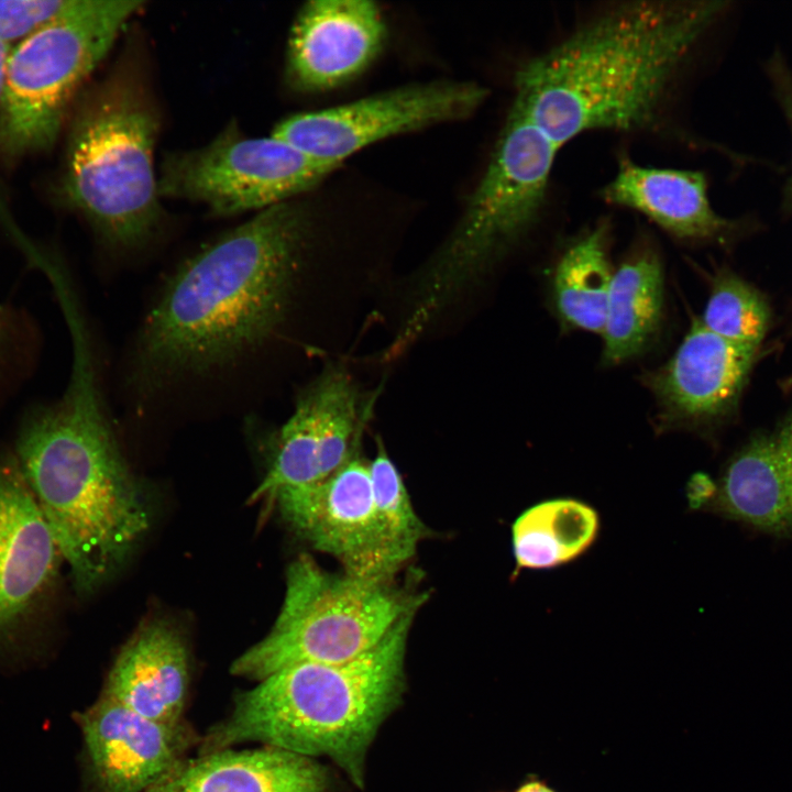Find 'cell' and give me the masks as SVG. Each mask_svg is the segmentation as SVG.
I'll return each instance as SVG.
<instances>
[{
	"label": "cell",
	"mask_w": 792,
	"mask_h": 792,
	"mask_svg": "<svg viewBox=\"0 0 792 792\" xmlns=\"http://www.w3.org/2000/svg\"><path fill=\"white\" fill-rule=\"evenodd\" d=\"M62 556L13 450L0 451V654L44 646Z\"/></svg>",
	"instance_id": "30bf717a"
},
{
	"label": "cell",
	"mask_w": 792,
	"mask_h": 792,
	"mask_svg": "<svg viewBox=\"0 0 792 792\" xmlns=\"http://www.w3.org/2000/svg\"><path fill=\"white\" fill-rule=\"evenodd\" d=\"M715 494L716 486L706 474L696 473L688 483L686 498L691 508L700 509L713 503Z\"/></svg>",
	"instance_id": "83f0119b"
},
{
	"label": "cell",
	"mask_w": 792,
	"mask_h": 792,
	"mask_svg": "<svg viewBox=\"0 0 792 792\" xmlns=\"http://www.w3.org/2000/svg\"><path fill=\"white\" fill-rule=\"evenodd\" d=\"M10 51L11 48L0 40V97L3 88L6 67Z\"/></svg>",
	"instance_id": "1f68e13d"
},
{
	"label": "cell",
	"mask_w": 792,
	"mask_h": 792,
	"mask_svg": "<svg viewBox=\"0 0 792 792\" xmlns=\"http://www.w3.org/2000/svg\"><path fill=\"white\" fill-rule=\"evenodd\" d=\"M771 436L792 473V410L771 431Z\"/></svg>",
	"instance_id": "f1b7e54d"
},
{
	"label": "cell",
	"mask_w": 792,
	"mask_h": 792,
	"mask_svg": "<svg viewBox=\"0 0 792 792\" xmlns=\"http://www.w3.org/2000/svg\"><path fill=\"white\" fill-rule=\"evenodd\" d=\"M425 600L391 581L327 571L300 554L288 566L273 628L232 663L231 672L263 680L297 663L352 660L375 647Z\"/></svg>",
	"instance_id": "52a82bcc"
},
{
	"label": "cell",
	"mask_w": 792,
	"mask_h": 792,
	"mask_svg": "<svg viewBox=\"0 0 792 792\" xmlns=\"http://www.w3.org/2000/svg\"><path fill=\"white\" fill-rule=\"evenodd\" d=\"M415 614L352 660L297 663L264 678L237 697L232 714L208 736L206 750L252 740L308 758L327 756L362 788L367 748L404 690Z\"/></svg>",
	"instance_id": "277c9868"
},
{
	"label": "cell",
	"mask_w": 792,
	"mask_h": 792,
	"mask_svg": "<svg viewBox=\"0 0 792 792\" xmlns=\"http://www.w3.org/2000/svg\"><path fill=\"white\" fill-rule=\"evenodd\" d=\"M773 318L770 299L755 284L729 267H722L712 276L700 318L710 331L737 344L761 348Z\"/></svg>",
	"instance_id": "d4e9b609"
},
{
	"label": "cell",
	"mask_w": 792,
	"mask_h": 792,
	"mask_svg": "<svg viewBox=\"0 0 792 792\" xmlns=\"http://www.w3.org/2000/svg\"><path fill=\"white\" fill-rule=\"evenodd\" d=\"M311 230L305 206L282 202L180 263L135 336L132 396L145 405L255 373L290 312Z\"/></svg>",
	"instance_id": "6da1fadb"
},
{
	"label": "cell",
	"mask_w": 792,
	"mask_h": 792,
	"mask_svg": "<svg viewBox=\"0 0 792 792\" xmlns=\"http://www.w3.org/2000/svg\"><path fill=\"white\" fill-rule=\"evenodd\" d=\"M663 273L651 248H640L614 271L603 329V361L618 364L641 353L663 312Z\"/></svg>",
	"instance_id": "44dd1931"
},
{
	"label": "cell",
	"mask_w": 792,
	"mask_h": 792,
	"mask_svg": "<svg viewBox=\"0 0 792 792\" xmlns=\"http://www.w3.org/2000/svg\"><path fill=\"white\" fill-rule=\"evenodd\" d=\"M10 316L8 309L0 306V362L9 343Z\"/></svg>",
	"instance_id": "f546056e"
},
{
	"label": "cell",
	"mask_w": 792,
	"mask_h": 792,
	"mask_svg": "<svg viewBox=\"0 0 792 792\" xmlns=\"http://www.w3.org/2000/svg\"><path fill=\"white\" fill-rule=\"evenodd\" d=\"M359 451L324 481L285 490L273 502L293 530L340 560L344 572L391 581L382 557L370 468Z\"/></svg>",
	"instance_id": "5bb4252c"
},
{
	"label": "cell",
	"mask_w": 792,
	"mask_h": 792,
	"mask_svg": "<svg viewBox=\"0 0 792 792\" xmlns=\"http://www.w3.org/2000/svg\"><path fill=\"white\" fill-rule=\"evenodd\" d=\"M386 34L382 11L373 1H309L290 28L287 77L301 91L338 87L367 68Z\"/></svg>",
	"instance_id": "9a60e30c"
},
{
	"label": "cell",
	"mask_w": 792,
	"mask_h": 792,
	"mask_svg": "<svg viewBox=\"0 0 792 792\" xmlns=\"http://www.w3.org/2000/svg\"><path fill=\"white\" fill-rule=\"evenodd\" d=\"M487 90L474 82H430L393 89L318 111L289 116L272 135L305 154L341 163L377 141L472 114Z\"/></svg>",
	"instance_id": "8fae6325"
},
{
	"label": "cell",
	"mask_w": 792,
	"mask_h": 792,
	"mask_svg": "<svg viewBox=\"0 0 792 792\" xmlns=\"http://www.w3.org/2000/svg\"><path fill=\"white\" fill-rule=\"evenodd\" d=\"M337 167L272 134L245 136L231 122L208 144L167 154L157 187L161 198L199 202L224 217L290 201Z\"/></svg>",
	"instance_id": "9c48e42d"
},
{
	"label": "cell",
	"mask_w": 792,
	"mask_h": 792,
	"mask_svg": "<svg viewBox=\"0 0 792 792\" xmlns=\"http://www.w3.org/2000/svg\"><path fill=\"white\" fill-rule=\"evenodd\" d=\"M69 0H0V40L10 48L54 20Z\"/></svg>",
	"instance_id": "484cf974"
},
{
	"label": "cell",
	"mask_w": 792,
	"mask_h": 792,
	"mask_svg": "<svg viewBox=\"0 0 792 792\" xmlns=\"http://www.w3.org/2000/svg\"><path fill=\"white\" fill-rule=\"evenodd\" d=\"M765 72L792 138V67L783 54L776 51L767 58ZM780 209L783 216H792V163L790 174L783 185Z\"/></svg>",
	"instance_id": "4316f807"
},
{
	"label": "cell",
	"mask_w": 792,
	"mask_h": 792,
	"mask_svg": "<svg viewBox=\"0 0 792 792\" xmlns=\"http://www.w3.org/2000/svg\"><path fill=\"white\" fill-rule=\"evenodd\" d=\"M138 0H69L9 54L0 97V163L56 143L79 87L106 57Z\"/></svg>",
	"instance_id": "ba28073f"
},
{
	"label": "cell",
	"mask_w": 792,
	"mask_h": 792,
	"mask_svg": "<svg viewBox=\"0 0 792 792\" xmlns=\"http://www.w3.org/2000/svg\"><path fill=\"white\" fill-rule=\"evenodd\" d=\"M66 323L67 386L26 416L13 453L76 592L89 594L147 529L148 512L118 446L86 319Z\"/></svg>",
	"instance_id": "7a4b0ae2"
},
{
	"label": "cell",
	"mask_w": 792,
	"mask_h": 792,
	"mask_svg": "<svg viewBox=\"0 0 792 792\" xmlns=\"http://www.w3.org/2000/svg\"><path fill=\"white\" fill-rule=\"evenodd\" d=\"M559 150L509 111L491 162L457 228L419 278L393 348L403 352L449 302L537 221Z\"/></svg>",
	"instance_id": "8992f818"
},
{
	"label": "cell",
	"mask_w": 792,
	"mask_h": 792,
	"mask_svg": "<svg viewBox=\"0 0 792 792\" xmlns=\"http://www.w3.org/2000/svg\"><path fill=\"white\" fill-rule=\"evenodd\" d=\"M790 328H791V334H792V319H791V324H790ZM783 386H784L785 388H788V387H791V386H792V374H791V375H790V376H789V377H788V378L785 380V382H784V385H783Z\"/></svg>",
	"instance_id": "d6a6232c"
},
{
	"label": "cell",
	"mask_w": 792,
	"mask_h": 792,
	"mask_svg": "<svg viewBox=\"0 0 792 792\" xmlns=\"http://www.w3.org/2000/svg\"><path fill=\"white\" fill-rule=\"evenodd\" d=\"M613 273L604 224L564 251L552 279L553 304L564 326L603 333Z\"/></svg>",
	"instance_id": "603a6c76"
},
{
	"label": "cell",
	"mask_w": 792,
	"mask_h": 792,
	"mask_svg": "<svg viewBox=\"0 0 792 792\" xmlns=\"http://www.w3.org/2000/svg\"><path fill=\"white\" fill-rule=\"evenodd\" d=\"M158 127L141 88L118 77L94 88L73 114L57 197L116 251L138 250L158 231Z\"/></svg>",
	"instance_id": "5b68a950"
},
{
	"label": "cell",
	"mask_w": 792,
	"mask_h": 792,
	"mask_svg": "<svg viewBox=\"0 0 792 792\" xmlns=\"http://www.w3.org/2000/svg\"><path fill=\"white\" fill-rule=\"evenodd\" d=\"M189 683L188 652L170 625L142 626L116 659L101 695L157 722H180Z\"/></svg>",
	"instance_id": "ac0fdd59"
},
{
	"label": "cell",
	"mask_w": 792,
	"mask_h": 792,
	"mask_svg": "<svg viewBox=\"0 0 792 792\" xmlns=\"http://www.w3.org/2000/svg\"><path fill=\"white\" fill-rule=\"evenodd\" d=\"M763 346L737 344L695 318L672 358L646 377L662 429L713 435L733 421Z\"/></svg>",
	"instance_id": "4fadbf2b"
},
{
	"label": "cell",
	"mask_w": 792,
	"mask_h": 792,
	"mask_svg": "<svg viewBox=\"0 0 792 792\" xmlns=\"http://www.w3.org/2000/svg\"><path fill=\"white\" fill-rule=\"evenodd\" d=\"M600 531L598 512L582 499L561 496L529 506L512 524L513 579L524 570H552L578 560Z\"/></svg>",
	"instance_id": "7402d4cb"
},
{
	"label": "cell",
	"mask_w": 792,
	"mask_h": 792,
	"mask_svg": "<svg viewBox=\"0 0 792 792\" xmlns=\"http://www.w3.org/2000/svg\"><path fill=\"white\" fill-rule=\"evenodd\" d=\"M606 202L641 212L681 240L732 250L762 230L756 215L721 216L708 198L703 172L640 166L622 157L615 177L604 186Z\"/></svg>",
	"instance_id": "e0dca14e"
},
{
	"label": "cell",
	"mask_w": 792,
	"mask_h": 792,
	"mask_svg": "<svg viewBox=\"0 0 792 792\" xmlns=\"http://www.w3.org/2000/svg\"><path fill=\"white\" fill-rule=\"evenodd\" d=\"M381 550L391 578L414 554L428 528L420 520L396 465L377 441L374 459L369 463Z\"/></svg>",
	"instance_id": "cb8c5ba5"
},
{
	"label": "cell",
	"mask_w": 792,
	"mask_h": 792,
	"mask_svg": "<svg viewBox=\"0 0 792 792\" xmlns=\"http://www.w3.org/2000/svg\"><path fill=\"white\" fill-rule=\"evenodd\" d=\"M326 787L324 769L314 760L268 747L182 762L147 792H326Z\"/></svg>",
	"instance_id": "d6986e66"
},
{
	"label": "cell",
	"mask_w": 792,
	"mask_h": 792,
	"mask_svg": "<svg viewBox=\"0 0 792 792\" xmlns=\"http://www.w3.org/2000/svg\"><path fill=\"white\" fill-rule=\"evenodd\" d=\"M727 1H638L608 9L527 62L510 108L560 150L581 133L656 123L678 73Z\"/></svg>",
	"instance_id": "3957f363"
},
{
	"label": "cell",
	"mask_w": 792,
	"mask_h": 792,
	"mask_svg": "<svg viewBox=\"0 0 792 792\" xmlns=\"http://www.w3.org/2000/svg\"><path fill=\"white\" fill-rule=\"evenodd\" d=\"M375 396L364 398L351 375L330 365L304 387L290 417L271 432L268 466L253 494L274 501L280 492L324 481L360 450Z\"/></svg>",
	"instance_id": "7c38bea8"
},
{
	"label": "cell",
	"mask_w": 792,
	"mask_h": 792,
	"mask_svg": "<svg viewBox=\"0 0 792 792\" xmlns=\"http://www.w3.org/2000/svg\"><path fill=\"white\" fill-rule=\"evenodd\" d=\"M515 792H558L546 782L534 779L520 784Z\"/></svg>",
	"instance_id": "4dcf8cb0"
},
{
	"label": "cell",
	"mask_w": 792,
	"mask_h": 792,
	"mask_svg": "<svg viewBox=\"0 0 792 792\" xmlns=\"http://www.w3.org/2000/svg\"><path fill=\"white\" fill-rule=\"evenodd\" d=\"M716 509L759 529H792V473L771 432H758L726 465Z\"/></svg>",
	"instance_id": "ffe728a7"
},
{
	"label": "cell",
	"mask_w": 792,
	"mask_h": 792,
	"mask_svg": "<svg viewBox=\"0 0 792 792\" xmlns=\"http://www.w3.org/2000/svg\"><path fill=\"white\" fill-rule=\"evenodd\" d=\"M77 721L100 792H147L182 763L190 739L180 722L147 718L103 695Z\"/></svg>",
	"instance_id": "2e32d148"
}]
</instances>
